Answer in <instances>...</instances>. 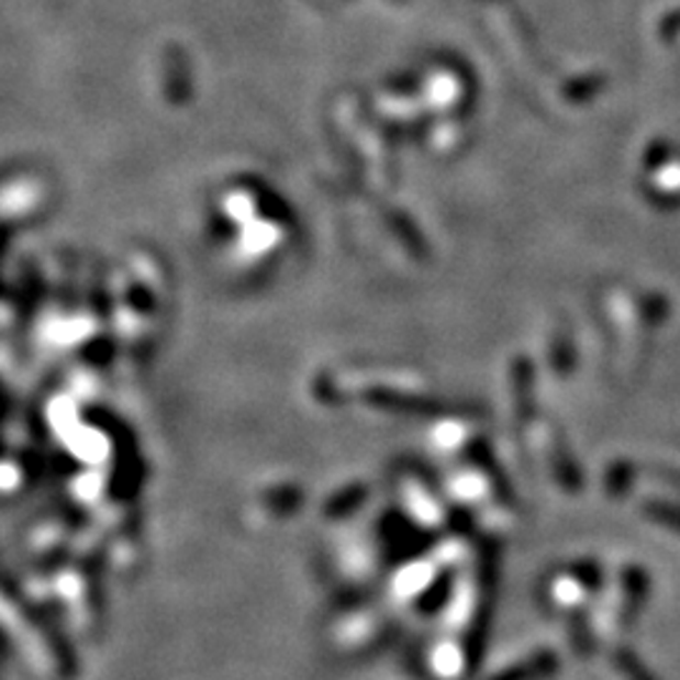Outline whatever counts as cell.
<instances>
[{
  "mask_svg": "<svg viewBox=\"0 0 680 680\" xmlns=\"http://www.w3.org/2000/svg\"><path fill=\"white\" fill-rule=\"evenodd\" d=\"M555 670V658L545 653V656H537L527 662H520V666H514L512 670H506L494 680H539L549 676Z\"/></svg>",
  "mask_w": 680,
  "mask_h": 680,
  "instance_id": "1",
  "label": "cell"
},
{
  "mask_svg": "<svg viewBox=\"0 0 680 680\" xmlns=\"http://www.w3.org/2000/svg\"><path fill=\"white\" fill-rule=\"evenodd\" d=\"M617 668H620V673H623V678L627 680H653L648 670L640 666V660L635 658L631 650L617 653Z\"/></svg>",
  "mask_w": 680,
  "mask_h": 680,
  "instance_id": "2",
  "label": "cell"
}]
</instances>
